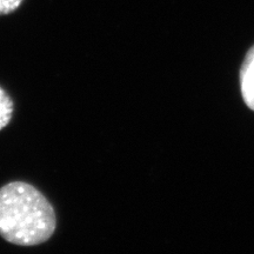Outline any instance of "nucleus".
Instances as JSON below:
<instances>
[{
	"mask_svg": "<svg viewBox=\"0 0 254 254\" xmlns=\"http://www.w3.org/2000/svg\"><path fill=\"white\" fill-rule=\"evenodd\" d=\"M13 111V100L4 88L0 87V131H2L12 120Z\"/></svg>",
	"mask_w": 254,
	"mask_h": 254,
	"instance_id": "7ed1b4c3",
	"label": "nucleus"
},
{
	"mask_svg": "<svg viewBox=\"0 0 254 254\" xmlns=\"http://www.w3.org/2000/svg\"><path fill=\"white\" fill-rule=\"evenodd\" d=\"M53 206L37 187L12 182L0 189V236L19 246H34L53 236Z\"/></svg>",
	"mask_w": 254,
	"mask_h": 254,
	"instance_id": "f257e3e1",
	"label": "nucleus"
},
{
	"mask_svg": "<svg viewBox=\"0 0 254 254\" xmlns=\"http://www.w3.org/2000/svg\"><path fill=\"white\" fill-rule=\"evenodd\" d=\"M240 88L245 104L254 111V45L247 51L241 64Z\"/></svg>",
	"mask_w": 254,
	"mask_h": 254,
	"instance_id": "f03ea898",
	"label": "nucleus"
},
{
	"mask_svg": "<svg viewBox=\"0 0 254 254\" xmlns=\"http://www.w3.org/2000/svg\"><path fill=\"white\" fill-rule=\"evenodd\" d=\"M23 2L24 0H0V17L13 13Z\"/></svg>",
	"mask_w": 254,
	"mask_h": 254,
	"instance_id": "20e7f679",
	"label": "nucleus"
}]
</instances>
